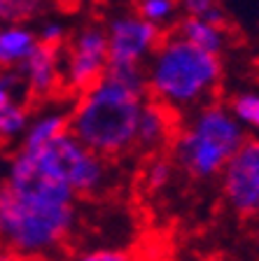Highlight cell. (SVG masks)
<instances>
[{
    "label": "cell",
    "instance_id": "1",
    "mask_svg": "<svg viewBox=\"0 0 259 261\" xmlns=\"http://www.w3.org/2000/svg\"><path fill=\"white\" fill-rule=\"evenodd\" d=\"M75 198L31 149H19L0 182V247L23 259L59 250L75 228Z\"/></svg>",
    "mask_w": 259,
    "mask_h": 261
},
{
    "label": "cell",
    "instance_id": "2",
    "mask_svg": "<svg viewBox=\"0 0 259 261\" xmlns=\"http://www.w3.org/2000/svg\"><path fill=\"white\" fill-rule=\"evenodd\" d=\"M147 100L145 65L108 68L68 112V133L101 159L119 156L135 145V128Z\"/></svg>",
    "mask_w": 259,
    "mask_h": 261
},
{
    "label": "cell",
    "instance_id": "3",
    "mask_svg": "<svg viewBox=\"0 0 259 261\" xmlns=\"http://www.w3.org/2000/svg\"><path fill=\"white\" fill-rule=\"evenodd\" d=\"M147 93L168 110L196 108L215 91L222 80L220 56L192 47L180 35L159 42L145 68Z\"/></svg>",
    "mask_w": 259,
    "mask_h": 261
},
{
    "label": "cell",
    "instance_id": "4",
    "mask_svg": "<svg viewBox=\"0 0 259 261\" xmlns=\"http://www.w3.org/2000/svg\"><path fill=\"white\" fill-rule=\"evenodd\" d=\"M248 140L243 126L222 105H201L173 136V163L196 179L215 177Z\"/></svg>",
    "mask_w": 259,
    "mask_h": 261
},
{
    "label": "cell",
    "instance_id": "5",
    "mask_svg": "<svg viewBox=\"0 0 259 261\" xmlns=\"http://www.w3.org/2000/svg\"><path fill=\"white\" fill-rule=\"evenodd\" d=\"M40 163L52 175L65 182L75 196H91L108 179V163L89 147H84L75 136L63 133L54 142L31 149Z\"/></svg>",
    "mask_w": 259,
    "mask_h": 261
},
{
    "label": "cell",
    "instance_id": "6",
    "mask_svg": "<svg viewBox=\"0 0 259 261\" xmlns=\"http://www.w3.org/2000/svg\"><path fill=\"white\" fill-rule=\"evenodd\" d=\"M108 68H143L163 40V31L138 14L114 16L105 28Z\"/></svg>",
    "mask_w": 259,
    "mask_h": 261
},
{
    "label": "cell",
    "instance_id": "7",
    "mask_svg": "<svg viewBox=\"0 0 259 261\" xmlns=\"http://www.w3.org/2000/svg\"><path fill=\"white\" fill-rule=\"evenodd\" d=\"M108 70V38L105 28L84 26L65 51L63 84L75 93H84L98 84Z\"/></svg>",
    "mask_w": 259,
    "mask_h": 261
},
{
    "label": "cell",
    "instance_id": "8",
    "mask_svg": "<svg viewBox=\"0 0 259 261\" xmlns=\"http://www.w3.org/2000/svg\"><path fill=\"white\" fill-rule=\"evenodd\" d=\"M224 198L238 215L259 212V140L248 138L222 170Z\"/></svg>",
    "mask_w": 259,
    "mask_h": 261
},
{
    "label": "cell",
    "instance_id": "9",
    "mask_svg": "<svg viewBox=\"0 0 259 261\" xmlns=\"http://www.w3.org/2000/svg\"><path fill=\"white\" fill-rule=\"evenodd\" d=\"M16 72L23 82V89L35 100L56 93V89L63 84V63H61V49L35 44L23 63L16 65Z\"/></svg>",
    "mask_w": 259,
    "mask_h": 261
},
{
    "label": "cell",
    "instance_id": "10",
    "mask_svg": "<svg viewBox=\"0 0 259 261\" xmlns=\"http://www.w3.org/2000/svg\"><path fill=\"white\" fill-rule=\"evenodd\" d=\"M175 133L173 126V110L166 105L157 103V100H147L143 105L140 119H138V128H135V147L140 149H157V147L166 145Z\"/></svg>",
    "mask_w": 259,
    "mask_h": 261
},
{
    "label": "cell",
    "instance_id": "11",
    "mask_svg": "<svg viewBox=\"0 0 259 261\" xmlns=\"http://www.w3.org/2000/svg\"><path fill=\"white\" fill-rule=\"evenodd\" d=\"M38 44V35L28 26H0V72L16 70Z\"/></svg>",
    "mask_w": 259,
    "mask_h": 261
},
{
    "label": "cell",
    "instance_id": "12",
    "mask_svg": "<svg viewBox=\"0 0 259 261\" xmlns=\"http://www.w3.org/2000/svg\"><path fill=\"white\" fill-rule=\"evenodd\" d=\"M182 40H187L192 47L201 49L205 54L220 56L227 47V35L222 28L210 26L208 21H203L201 16H182L178 21V33Z\"/></svg>",
    "mask_w": 259,
    "mask_h": 261
},
{
    "label": "cell",
    "instance_id": "13",
    "mask_svg": "<svg viewBox=\"0 0 259 261\" xmlns=\"http://www.w3.org/2000/svg\"><path fill=\"white\" fill-rule=\"evenodd\" d=\"M68 133V114L65 112H44L28 121V128L21 136V149H40Z\"/></svg>",
    "mask_w": 259,
    "mask_h": 261
},
{
    "label": "cell",
    "instance_id": "14",
    "mask_svg": "<svg viewBox=\"0 0 259 261\" xmlns=\"http://www.w3.org/2000/svg\"><path fill=\"white\" fill-rule=\"evenodd\" d=\"M49 0H0V26H26L47 10Z\"/></svg>",
    "mask_w": 259,
    "mask_h": 261
},
{
    "label": "cell",
    "instance_id": "15",
    "mask_svg": "<svg viewBox=\"0 0 259 261\" xmlns=\"http://www.w3.org/2000/svg\"><path fill=\"white\" fill-rule=\"evenodd\" d=\"M31 112L23 103L10 100V103L0 105V140H14L21 138L23 130L28 128Z\"/></svg>",
    "mask_w": 259,
    "mask_h": 261
},
{
    "label": "cell",
    "instance_id": "16",
    "mask_svg": "<svg viewBox=\"0 0 259 261\" xmlns=\"http://www.w3.org/2000/svg\"><path fill=\"white\" fill-rule=\"evenodd\" d=\"M175 12H178V0H138V16L161 31L175 19Z\"/></svg>",
    "mask_w": 259,
    "mask_h": 261
},
{
    "label": "cell",
    "instance_id": "17",
    "mask_svg": "<svg viewBox=\"0 0 259 261\" xmlns=\"http://www.w3.org/2000/svg\"><path fill=\"white\" fill-rule=\"evenodd\" d=\"M229 112L241 126H252L254 130H259V93L243 91L233 96Z\"/></svg>",
    "mask_w": 259,
    "mask_h": 261
},
{
    "label": "cell",
    "instance_id": "18",
    "mask_svg": "<svg viewBox=\"0 0 259 261\" xmlns=\"http://www.w3.org/2000/svg\"><path fill=\"white\" fill-rule=\"evenodd\" d=\"M173 177V163L166 161V159H157V161L150 163V168H147V187L152 191H159L171 182Z\"/></svg>",
    "mask_w": 259,
    "mask_h": 261
},
{
    "label": "cell",
    "instance_id": "19",
    "mask_svg": "<svg viewBox=\"0 0 259 261\" xmlns=\"http://www.w3.org/2000/svg\"><path fill=\"white\" fill-rule=\"evenodd\" d=\"M35 35H38L40 44L61 49V44H63V40H65V26L63 23H59V21H44Z\"/></svg>",
    "mask_w": 259,
    "mask_h": 261
},
{
    "label": "cell",
    "instance_id": "20",
    "mask_svg": "<svg viewBox=\"0 0 259 261\" xmlns=\"http://www.w3.org/2000/svg\"><path fill=\"white\" fill-rule=\"evenodd\" d=\"M75 261H135V256L126 250H110V247H101V250H91L80 254Z\"/></svg>",
    "mask_w": 259,
    "mask_h": 261
},
{
    "label": "cell",
    "instance_id": "21",
    "mask_svg": "<svg viewBox=\"0 0 259 261\" xmlns=\"http://www.w3.org/2000/svg\"><path fill=\"white\" fill-rule=\"evenodd\" d=\"M19 87H23L21 77L16 70H3L0 72V105L14 100V91Z\"/></svg>",
    "mask_w": 259,
    "mask_h": 261
},
{
    "label": "cell",
    "instance_id": "22",
    "mask_svg": "<svg viewBox=\"0 0 259 261\" xmlns=\"http://www.w3.org/2000/svg\"><path fill=\"white\" fill-rule=\"evenodd\" d=\"M184 16H203L210 7L217 5V0H178Z\"/></svg>",
    "mask_w": 259,
    "mask_h": 261
},
{
    "label": "cell",
    "instance_id": "23",
    "mask_svg": "<svg viewBox=\"0 0 259 261\" xmlns=\"http://www.w3.org/2000/svg\"><path fill=\"white\" fill-rule=\"evenodd\" d=\"M201 19H203V21H208L210 26H215V28H222V31H224V23H227V19H224V12L220 10V5L210 7V10L205 12Z\"/></svg>",
    "mask_w": 259,
    "mask_h": 261
},
{
    "label": "cell",
    "instance_id": "24",
    "mask_svg": "<svg viewBox=\"0 0 259 261\" xmlns=\"http://www.w3.org/2000/svg\"><path fill=\"white\" fill-rule=\"evenodd\" d=\"M0 261H28V259H23V256H19V254H14V252L0 247Z\"/></svg>",
    "mask_w": 259,
    "mask_h": 261
}]
</instances>
